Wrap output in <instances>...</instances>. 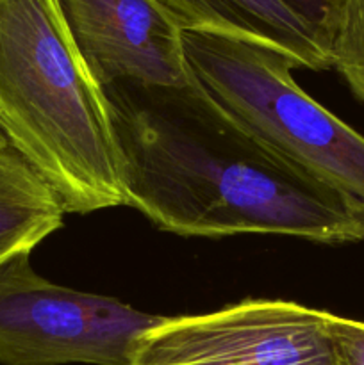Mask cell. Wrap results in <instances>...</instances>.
Masks as SVG:
<instances>
[{
    "label": "cell",
    "mask_w": 364,
    "mask_h": 365,
    "mask_svg": "<svg viewBox=\"0 0 364 365\" xmlns=\"http://www.w3.org/2000/svg\"><path fill=\"white\" fill-rule=\"evenodd\" d=\"M0 128L66 214L123 205L106 93L59 0H0Z\"/></svg>",
    "instance_id": "obj_2"
},
{
    "label": "cell",
    "mask_w": 364,
    "mask_h": 365,
    "mask_svg": "<svg viewBox=\"0 0 364 365\" xmlns=\"http://www.w3.org/2000/svg\"><path fill=\"white\" fill-rule=\"evenodd\" d=\"M182 32L220 36L282 53L307 70L332 68L330 48L282 0H156Z\"/></svg>",
    "instance_id": "obj_7"
},
{
    "label": "cell",
    "mask_w": 364,
    "mask_h": 365,
    "mask_svg": "<svg viewBox=\"0 0 364 365\" xmlns=\"http://www.w3.org/2000/svg\"><path fill=\"white\" fill-rule=\"evenodd\" d=\"M54 189L11 146L0 148V266L31 253L63 225Z\"/></svg>",
    "instance_id": "obj_8"
},
{
    "label": "cell",
    "mask_w": 364,
    "mask_h": 365,
    "mask_svg": "<svg viewBox=\"0 0 364 365\" xmlns=\"http://www.w3.org/2000/svg\"><path fill=\"white\" fill-rule=\"evenodd\" d=\"M332 68L338 70L353 95L364 103V0L355 7L332 46Z\"/></svg>",
    "instance_id": "obj_9"
},
{
    "label": "cell",
    "mask_w": 364,
    "mask_h": 365,
    "mask_svg": "<svg viewBox=\"0 0 364 365\" xmlns=\"http://www.w3.org/2000/svg\"><path fill=\"white\" fill-rule=\"evenodd\" d=\"M330 48L360 0H282Z\"/></svg>",
    "instance_id": "obj_10"
},
{
    "label": "cell",
    "mask_w": 364,
    "mask_h": 365,
    "mask_svg": "<svg viewBox=\"0 0 364 365\" xmlns=\"http://www.w3.org/2000/svg\"><path fill=\"white\" fill-rule=\"evenodd\" d=\"M163 316L52 284L21 253L0 266V365H131Z\"/></svg>",
    "instance_id": "obj_4"
},
{
    "label": "cell",
    "mask_w": 364,
    "mask_h": 365,
    "mask_svg": "<svg viewBox=\"0 0 364 365\" xmlns=\"http://www.w3.org/2000/svg\"><path fill=\"white\" fill-rule=\"evenodd\" d=\"M6 146H9V145H7V139H6V135H4L2 128H0V148H6Z\"/></svg>",
    "instance_id": "obj_12"
},
{
    "label": "cell",
    "mask_w": 364,
    "mask_h": 365,
    "mask_svg": "<svg viewBox=\"0 0 364 365\" xmlns=\"http://www.w3.org/2000/svg\"><path fill=\"white\" fill-rule=\"evenodd\" d=\"M328 316L282 299H245L163 317L139 335L131 365H338Z\"/></svg>",
    "instance_id": "obj_5"
},
{
    "label": "cell",
    "mask_w": 364,
    "mask_h": 365,
    "mask_svg": "<svg viewBox=\"0 0 364 365\" xmlns=\"http://www.w3.org/2000/svg\"><path fill=\"white\" fill-rule=\"evenodd\" d=\"M195 81L268 148L334 192L364 227V138L307 95L282 53L182 32Z\"/></svg>",
    "instance_id": "obj_3"
},
{
    "label": "cell",
    "mask_w": 364,
    "mask_h": 365,
    "mask_svg": "<svg viewBox=\"0 0 364 365\" xmlns=\"http://www.w3.org/2000/svg\"><path fill=\"white\" fill-rule=\"evenodd\" d=\"M74 41L102 88L191 81L182 31L156 0H59Z\"/></svg>",
    "instance_id": "obj_6"
},
{
    "label": "cell",
    "mask_w": 364,
    "mask_h": 365,
    "mask_svg": "<svg viewBox=\"0 0 364 365\" xmlns=\"http://www.w3.org/2000/svg\"><path fill=\"white\" fill-rule=\"evenodd\" d=\"M123 205L196 237L278 234L364 241L345 203L268 148L195 81L103 88Z\"/></svg>",
    "instance_id": "obj_1"
},
{
    "label": "cell",
    "mask_w": 364,
    "mask_h": 365,
    "mask_svg": "<svg viewBox=\"0 0 364 365\" xmlns=\"http://www.w3.org/2000/svg\"><path fill=\"white\" fill-rule=\"evenodd\" d=\"M328 334L338 365H364V323L330 314Z\"/></svg>",
    "instance_id": "obj_11"
}]
</instances>
